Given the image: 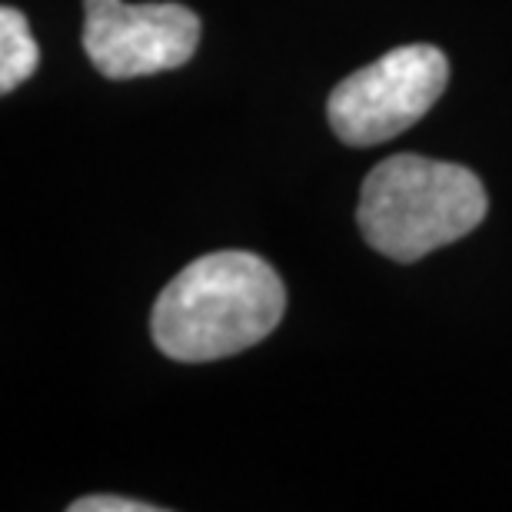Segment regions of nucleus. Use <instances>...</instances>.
I'll return each instance as SVG.
<instances>
[{
  "mask_svg": "<svg viewBox=\"0 0 512 512\" xmlns=\"http://www.w3.org/2000/svg\"><path fill=\"white\" fill-rule=\"evenodd\" d=\"M84 10V50L107 80L177 70L200 47V17L183 4L84 0Z\"/></svg>",
  "mask_w": 512,
  "mask_h": 512,
  "instance_id": "nucleus-4",
  "label": "nucleus"
},
{
  "mask_svg": "<svg viewBox=\"0 0 512 512\" xmlns=\"http://www.w3.org/2000/svg\"><path fill=\"white\" fill-rule=\"evenodd\" d=\"M449 84V60L433 44L389 50L370 67L353 70L330 94L333 133L350 147H376L419 124Z\"/></svg>",
  "mask_w": 512,
  "mask_h": 512,
  "instance_id": "nucleus-3",
  "label": "nucleus"
},
{
  "mask_svg": "<svg viewBox=\"0 0 512 512\" xmlns=\"http://www.w3.org/2000/svg\"><path fill=\"white\" fill-rule=\"evenodd\" d=\"M40 64V47L17 7L0 10V94H14Z\"/></svg>",
  "mask_w": 512,
  "mask_h": 512,
  "instance_id": "nucleus-5",
  "label": "nucleus"
},
{
  "mask_svg": "<svg viewBox=\"0 0 512 512\" xmlns=\"http://www.w3.org/2000/svg\"><path fill=\"white\" fill-rule=\"evenodd\" d=\"M486 210V187L473 170L399 153L363 180L356 220L373 250L413 263L473 233L486 220Z\"/></svg>",
  "mask_w": 512,
  "mask_h": 512,
  "instance_id": "nucleus-2",
  "label": "nucleus"
},
{
  "mask_svg": "<svg viewBox=\"0 0 512 512\" xmlns=\"http://www.w3.org/2000/svg\"><path fill=\"white\" fill-rule=\"evenodd\" d=\"M160 506L143 503V499H124V496H84L70 503V512H157Z\"/></svg>",
  "mask_w": 512,
  "mask_h": 512,
  "instance_id": "nucleus-6",
  "label": "nucleus"
},
{
  "mask_svg": "<svg viewBox=\"0 0 512 512\" xmlns=\"http://www.w3.org/2000/svg\"><path fill=\"white\" fill-rule=\"evenodd\" d=\"M286 290L263 256L220 250L187 263L153 303L150 330L163 356L210 363L266 340L283 320Z\"/></svg>",
  "mask_w": 512,
  "mask_h": 512,
  "instance_id": "nucleus-1",
  "label": "nucleus"
}]
</instances>
